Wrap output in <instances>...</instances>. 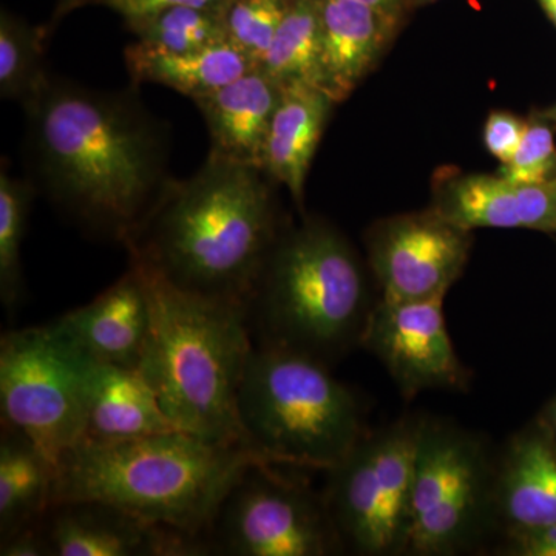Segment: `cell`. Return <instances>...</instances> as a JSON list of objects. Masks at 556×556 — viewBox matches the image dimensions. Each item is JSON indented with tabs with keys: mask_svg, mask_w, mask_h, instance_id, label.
<instances>
[{
	"mask_svg": "<svg viewBox=\"0 0 556 556\" xmlns=\"http://www.w3.org/2000/svg\"><path fill=\"white\" fill-rule=\"evenodd\" d=\"M434 212L468 232L479 228H521L515 186L503 177L471 175L456 179Z\"/></svg>",
	"mask_w": 556,
	"mask_h": 556,
	"instance_id": "603a6c76",
	"label": "cell"
},
{
	"mask_svg": "<svg viewBox=\"0 0 556 556\" xmlns=\"http://www.w3.org/2000/svg\"><path fill=\"white\" fill-rule=\"evenodd\" d=\"M101 364L139 368L150 332V305L135 266L87 305L53 320Z\"/></svg>",
	"mask_w": 556,
	"mask_h": 556,
	"instance_id": "5bb4252c",
	"label": "cell"
},
{
	"mask_svg": "<svg viewBox=\"0 0 556 556\" xmlns=\"http://www.w3.org/2000/svg\"><path fill=\"white\" fill-rule=\"evenodd\" d=\"M24 109L36 190L84 228L126 244L170 181L166 127L134 91L54 76Z\"/></svg>",
	"mask_w": 556,
	"mask_h": 556,
	"instance_id": "6da1fadb",
	"label": "cell"
},
{
	"mask_svg": "<svg viewBox=\"0 0 556 556\" xmlns=\"http://www.w3.org/2000/svg\"><path fill=\"white\" fill-rule=\"evenodd\" d=\"M101 362L54 321L0 339L2 426L30 439L56 467L79 444Z\"/></svg>",
	"mask_w": 556,
	"mask_h": 556,
	"instance_id": "52a82bcc",
	"label": "cell"
},
{
	"mask_svg": "<svg viewBox=\"0 0 556 556\" xmlns=\"http://www.w3.org/2000/svg\"><path fill=\"white\" fill-rule=\"evenodd\" d=\"M115 11L124 21L167 9L225 10L229 0H94Z\"/></svg>",
	"mask_w": 556,
	"mask_h": 556,
	"instance_id": "4dcf8cb0",
	"label": "cell"
},
{
	"mask_svg": "<svg viewBox=\"0 0 556 556\" xmlns=\"http://www.w3.org/2000/svg\"><path fill=\"white\" fill-rule=\"evenodd\" d=\"M548 420H551L552 437L556 439V401L554 407L551 409V416H548Z\"/></svg>",
	"mask_w": 556,
	"mask_h": 556,
	"instance_id": "8d00e7d4",
	"label": "cell"
},
{
	"mask_svg": "<svg viewBox=\"0 0 556 556\" xmlns=\"http://www.w3.org/2000/svg\"><path fill=\"white\" fill-rule=\"evenodd\" d=\"M424 420L402 419L329 470L327 503L339 540L362 555L405 551Z\"/></svg>",
	"mask_w": 556,
	"mask_h": 556,
	"instance_id": "ba28073f",
	"label": "cell"
},
{
	"mask_svg": "<svg viewBox=\"0 0 556 556\" xmlns=\"http://www.w3.org/2000/svg\"><path fill=\"white\" fill-rule=\"evenodd\" d=\"M320 20L324 90L340 102L378 60L391 16L357 0H320Z\"/></svg>",
	"mask_w": 556,
	"mask_h": 556,
	"instance_id": "2e32d148",
	"label": "cell"
},
{
	"mask_svg": "<svg viewBox=\"0 0 556 556\" xmlns=\"http://www.w3.org/2000/svg\"><path fill=\"white\" fill-rule=\"evenodd\" d=\"M260 67L280 84L324 90L320 0H291Z\"/></svg>",
	"mask_w": 556,
	"mask_h": 556,
	"instance_id": "7402d4cb",
	"label": "cell"
},
{
	"mask_svg": "<svg viewBox=\"0 0 556 556\" xmlns=\"http://www.w3.org/2000/svg\"><path fill=\"white\" fill-rule=\"evenodd\" d=\"M508 546L504 554L515 556H556L555 525L536 529L514 530L508 532Z\"/></svg>",
	"mask_w": 556,
	"mask_h": 556,
	"instance_id": "1f68e13d",
	"label": "cell"
},
{
	"mask_svg": "<svg viewBox=\"0 0 556 556\" xmlns=\"http://www.w3.org/2000/svg\"><path fill=\"white\" fill-rule=\"evenodd\" d=\"M281 89L283 86L269 73L255 67L214 93L193 100L206 121L211 152L263 170L266 139Z\"/></svg>",
	"mask_w": 556,
	"mask_h": 556,
	"instance_id": "9a60e30c",
	"label": "cell"
},
{
	"mask_svg": "<svg viewBox=\"0 0 556 556\" xmlns=\"http://www.w3.org/2000/svg\"><path fill=\"white\" fill-rule=\"evenodd\" d=\"M280 101L266 139L263 170L287 186L302 204L306 175L324 135L334 100L327 91L302 83L281 84Z\"/></svg>",
	"mask_w": 556,
	"mask_h": 556,
	"instance_id": "e0dca14e",
	"label": "cell"
},
{
	"mask_svg": "<svg viewBox=\"0 0 556 556\" xmlns=\"http://www.w3.org/2000/svg\"><path fill=\"white\" fill-rule=\"evenodd\" d=\"M540 2L541 5L544 7V10H546L548 17H551V20L554 21V24L556 25V0H540Z\"/></svg>",
	"mask_w": 556,
	"mask_h": 556,
	"instance_id": "d590c367",
	"label": "cell"
},
{
	"mask_svg": "<svg viewBox=\"0 0 556 556\" xmlns=\"http://www.w3.org/2000/svg\"><path fill=\"white\" fill-rule=\"evenodd\" d=\"M56 556H195L211 554L206 538L152 525L109 504H56L42 521Z\"/></svg>",
	"mask_w": 556,
	"mask_h": 556,
	"instance_id": "4fadbf2b",
	"label": "cell"
},
{
	"mask_svg": "<svg viewBox=\"0 0 556 556\" xmlns=\"http://www.w3.org/2000/svg\"><path fill=\"white\" fill-rule=\"evenodd\" d=\"M291 0H229L223 10L226 38L237 50L262 65Z\"/></svg>",
	"mask_w": 556,
	"mask_h": 556,
	"instance_id": "4316f807",
	"label": "cell"
},
{
	"mask_svg": "<svg viewBox=\"0 0 556 556\" xmlns=\"http://www.w3.org/2000/svg\"><path fill=\"white\" fill-rule=\"evenodd\" d=\"M444 298L386 302L369 314L361 345L375 354L412 399L427 390H464L468 375L444 317Z\"/></svg>",
	"mask_w": 556,
	"mask_h": 556,
	"instance_id": "8fae6325",
	"label": "cell"
},
{
	"mask_svg": "<svg viewBox=\"0 0 556 556\" xmlns=\"http://www.w3.org/2000/svg\"><path fill=\"white\" fill-rule=\"evenodd\" d=\"M493 484L496 514L514 530L556 522V445L543 434L511 442Z\"/></svg>",
	"mask_w": 556,
	"mask_h": 556,
	"instance_id": "ac0fdd59",
	"label": "cell"
},
{
	"mask_svg": "<svg viewBox=\"0 0 556 556\" xmlns=\"http://www.w3.org/2000/svg\"><path fill=\"white\" fill-rule=\"evenodd\" d=\"M527 126L510 113H492L486 119L484 141L486 149L503 164L510 163L521 146Z\"/></svg>",
	"mask_w": 556,
	"mask_h": 556,
	"instance_id": "f546056e",
	"label": "cell"
},
{
	"mask_svg": "<svg viewBox=\"0 0 556 556\" xmlns=\"http://www.w3.org/2000/svg\"><path fill=\"white\" fill-rule=\"evenodd\" d=\"M254 464L223 501L208 530V544L233 556H324L339 535L327 503L303 482Z\"/></svg>",
	"mask_w": 556,
	"mask_h": 556,
	"instance_id": "30bf717a",
	"label": "cell"
},
{
	"mask_svg": "<svg viewBox=\"0 0 556 556\" xmlns=\"http://www.w3.org/2000/svg\"><path fill=\"white\" fill-rule=\"evenodd\" d=\"M522 229L556 232V175L535 185L515 186Z\"/></svg>",
	"mask_w": 556,
	"mask_h": 556,
	"instance_id": "f1b7e54d",
	"label": "cell"
},
{
	"mask_svg": "<svg viewBox=\"0 0 556 556\" xmlns=\"http://www.w3.org/2000/svg\"><path fill=\"white\" fill-rule=\"evenodd\" d=\"M356 255L318 223L276 241L248 308L258 343L328 364L361 345L371 309Z\"/></svg>",
	"mask_w": 556,
	"mask_h": 556,
	"instance_id": "5b68a950",
	"label": "cell"
},
{
	"mask_svg": "<svg viewBox=\"0 0 556 556\" xmlns=\"http://www.w3.org/2000/svg\"><path fill=\"white\" fill-rule=\"evenodd\" d=\"M46 30L2 11L0 17V97L20 102L31 101L50 79L43 61Z\"/></svg>",
	"mask_w": 556,
	"mask_h": 556,
	"instance_id": "cb8c5ba5",
	"label": "cell"
},
{
	"mask_svg": "<svg viewBox=\"0 0 556 556\" xmlns=\"http://www.w3.org/2000/svg\"><path fill=\"white\" fill-rule=\"evenodd\" d=\"M552 116H554V118L556 119V108H555L554 112H552Z\"/></svg>",
	"mask_w": 556,
	"mask_h": 556,
	"instance_id": "74e56055",
	"label": "cell"
},
{
	"mask_svg": "<svg viewBox=\"0 0 556 556\" xmlns=\"http://www.w3.org/2000/svg\"><path fill=\"white\" fill-rule=\"evenodd\" d=\"M468 249V230L437 212L383 223L369 240L382 300L412 302L447 294L466 266Z\"/></svg>",
	"mask_w": 556,
	"mask_h": 556,
	"instance_id": "7c38bea8",
	"label": "cell"
},
{
	"mask_svg": "<svg viewBox=\"0 0 556 556\" xmlns=\"http://www.w3.org/2000/svg\"><path fill=\"white\" fill-rule=\"evenodd\" d=\"M139 46L163 53H186L228 42L223 10L167 9L126 21Z\"/></svg>",
	"mask_w": 556,
	"mask_h": 556,
	"instance_id": "d4e9b609",
	"label": "cell"
},
{
	"mask_svg": "<svg viewBox=\"0 0 556 556\" xmlns=\"http://www.w3.org/2000/svg\"><path fill=\"white\" fill-rule=\"evenodd\" d=\"M556 175L554 135L543 124L527 126L521 146L510 163L504 164L503 177L510 185H535Z\"/></svg>",
	"mask_w": 556,
	"mask_h": 556,
	"instance_id": "83f0119b",
	"label": "cell"
},
{
	"mask_svg": "<svg viewBox=\"0 0 556 556\" xmlns=\"http://www.w3.org/2000/svg\"><path fill=\"white\" fill-rule=\"evenodd\" d=\"M174 430L178 428L161 408L141 369L100 365L83 441H130Z\"/></svg>",
	"mask_w": 556,
	"mask_h": 556,
	"instance_id": "d6986e66",
	"label": "cell"
},
{
	"mask_svg": "<svg viewBox=\"0 0 556 556\" xmlns=\"http://www.w3.org/2000/svg\"><path fill=\"white\" fill-rule=\"evenodd\" d=\"M43 521V519H42ZM42 521L0 541L2 556H49L51 546Z\"/></svg>",
	"mask_w": 556,
	"mask_h": 556,
	"instance_id": "d6a6232c",
	"label": "cell"
},
{
	"mask_svg": "<svg viewBox=\"0 0 556 556\" xmlns=\"http://www.w3.org/2000/svg\"><path fill=\"white\" fill-rule=\"evenodd\" d=\"M124 60L135 83L160 84L192 101L214 93L255 68L230 42L186 53H163L135 42L124 51Z\"/></svg>",
	"mask_w": 556,
	"mask_h": 556,
	"instance_id": "ffe728a7",
	"label": "cell"
},
{
	"mask_svg": "<svg viewBox=\"0 0 556 556\" xmlns=\"http://www.w3.org/2000/svg\"><path fill=\"white\" fill-rule=\"evenodd\" d=\"M89 2V0H58L56 13H54L53 21L56 22L64 17L70 11L78 9L83 3Z\"/></svg>",
	"mask_w": 556,
	"mask_h": 556,
	"instance_id": "e575fe53",
	"label": "cell"
},
{
	"mask_svg": "<svg viewBox=\"0 0 556 556\" xmlns=\"http://www.w3.org/2000/svg\"><path fill=\"white\" fill-rule=\"evenodd\" d=\"M0 439V541L38 525L49 514L54 467L13 428Z\"/></svg>",
	"mask_w": 556,
	"mask_h": 556,
	"instance_id": "44dd1931",
	"label": "cell"
},
{
	"mask_svg": "<svg viewBox=\"0 0 556 556\" xmlns=\"http://www.w3.org/2000/svg\"><path fill=\"white\" fill-rule=\"evenodd\" d=\"M239 417L251 448L274 466L329 471L364 438L356 397L327 364L263 343L249 354Z\"/></svg>",
	"mask_w": 556,
	"mask_h": 556,
	"instance_id": "8992f818",
	"label": "cell"
},
{
	"mask_svg": "<svg viewBox=\"0 0 556 556\" xmlns=\"http://www.w3.org/2000/svg\"><path fill=\"white\" fill-rule=\"evenodd\" d=\"M36 188L30 178H13L2 164L0 172V299L13 309L22 295V243Z\"/></svg>",
	"mask_w": 556,
	"mask_h": 556,
	"instance_id": "484cf974",
	"label": "cell"
},
{
	"mask_svg": "<svg viewBox=\"0 0 556 556\" xmlns=\"http://www.w3.org/2000/svg\"><path fill=\"white\" fill-rule=\"evenodd\" d=\"M254 464L268 463L252 450L181 430L121 442L80 441L54 467L50 508L78 501L109 504L207 540L223 501Z\"/></svg>",
	"mask_w": 556,
	"mask_h": 556,
	"instance_id": "3957f363",
	"label": "cell"
},
{
	"mask_svg": "<svg viewBox=\"0 0 556 556\" xmlns=\"http://www.w3.org/2000/svg\"><path fill=\"white\" fill-rule=\"evenodd\" d=\"M265 177L208 153L193 177L167 182L124 244L130 262L189 294L248 311L278 239Z\"/></svg>",
	"mask_w": 556,
	"mask_h": 556,
	"instance_id": "7a4b0ae2",
	"label": "cell"
},
{
	"mask_svg": "<svg viewBox=\"0 0 556 556\" xmlns=\"http://www.w3.org/2000/svg\"><path fill=\"white\" fill-rule=\"evenodd\" d=\"M492 503L493 485L477 439L455 427L424 422L405 551L455 554L477 535Z\"/></svg>",
	"mask_w": 556,
	"mask_h": 556,
	"instance_id": "9c48e42d",
	"label": "cell"
},
{
	"mask_svg": "<svg viewBox=\"0 0 556 556\" xmlns=\"http://www.w3.org/2000/svg\"><path fill=\"white\" fill-rule=\"evenodd\" d=\"M357 2L365 3V5L378 10L380 13L387 14V16H391L393 11L397 9L401 0H357Z\"/></svg>",
	"mask_w": 556,
	"mask_h": 556,
	"instance_id": "836d02e7",
	"label": "cell"
},
{
	"mask_svg": "<svg viewBox=\"0 0 556 556\" xmlns=\"http://www.w3.org/2000/svg\"><path fill=\"white\" fill-rule=\"evenodd\" d=\"M130 265L144 281L152 316L139 369L161 408L178 430L252 450L239 417L241 380L254 348L248 311L189 294L149 266Z\"/></svg>",
	"mask_w": 556,
	"mask_h": 556,
	"instance_id": "277c9868",
	"label": "cell"
}]
</instances>
